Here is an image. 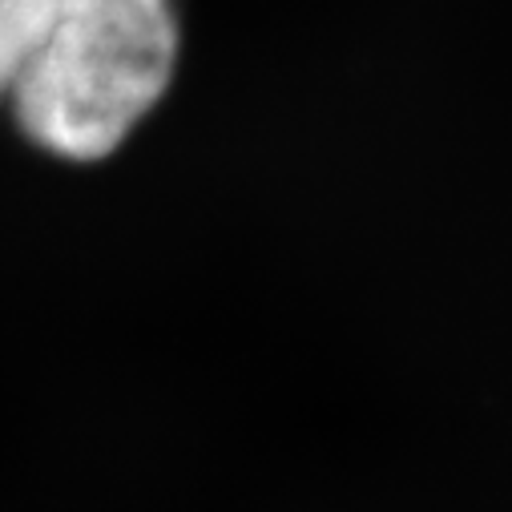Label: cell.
I'll return each mask as SVG.
<instances>
[{
    "label": "cell",
    "instance_id": "1",
    "mask_svg": "<svg viewBox=\"0 0 512 512\" xmlns=\"http://www.w3.org/2000/svg\"><path fill=\"white\" fill-rule=\"evenodd\" d=\"M174 0H0V105L53 158L101 162L166 97Z\"/></svg>",
    "mask_w": 512,
    "mask_h": 512
}]
</instances>
